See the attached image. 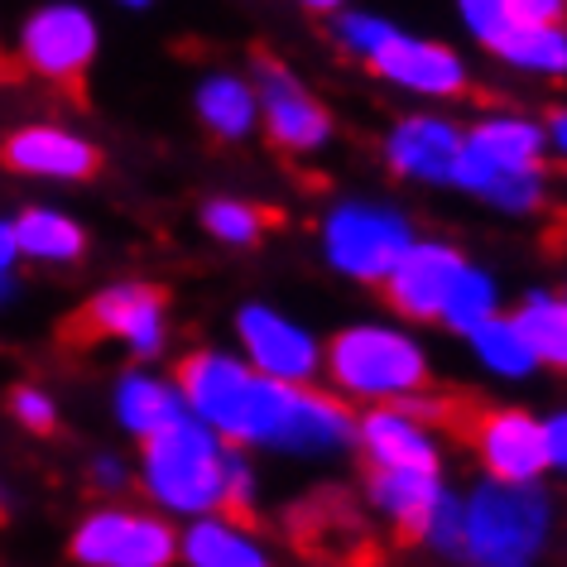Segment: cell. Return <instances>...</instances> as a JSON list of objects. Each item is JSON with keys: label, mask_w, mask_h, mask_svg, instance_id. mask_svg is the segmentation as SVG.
<instances>
[{"label": "cell", "mask_w": 567, "mask_h": 567, "mask_svg": "<svg viewBox=\"0 0 567 567\" xmlns=\"http://www.w3.org/2000/svg\"><path fill=\"white\" fill-rule=\"evenodd\" d=\"M183 400L217 429L226 443H275L284 414L293 404V385H275L269 375H250L246 365L217 351H188L174 365Z\"/></svg>", "instance_id": "cell-1"}, {"label": "cell", "mask_w": 567, "mask_h": 567, "mask_svg": "<svg viewBox=\"0 0 567 567\" xmlns=\"http://www.w3.org/2000/svg\"><path fill=\"white\" fill-rule=\"evenodd\" d=\"M538 159H544V131L529 121H481L472 135L462 140L457 174L466 193H481L501 207H538Z\"/></svg>", "instance_id": "cell-2"}, {"label": "cell", "mask_w": 567, "mask_h": 567, "mask_svg": "<svg viewBox=\"0 0 567 567\" xmlns=\"http://www.w3.org/2000/svg\"><path fill=\"white\" fill-rule=\"evenodd\" d=\"M226 481V457L212 443L203 423L174 419L164 429L145 433V486L154 501L174 509H212Z\"/></svg>", "instance_id": "cell-3"}, {"label": "cell", "mask_w": 567, "mask_h": 567, "mask_svg": "<svg viewBox=\"0 0 567 567\" xmlns=\"http://www.w3.org/2000/svg\"><path fill=\"white\" fill-rule=\"evenodd\" d=\"M548 529V505L515 481L476 491L466 509V558L476 567H529Z\"/></svg>", "instance_id": "cell-4"}, {"label": "cell", "mask_w": 567, "mask_h": 567, "mask_svg": "<svg viewBox=\"0 0 567 567\" xmlns=\"http://www.w3.org/2000/svg\"><path fill=\"white\" fill-rule=\"evenodd\" d=\"M164 308H168V293L159 284H121V289L96 293L92 303H82L78 313L63 322L59 347L92 351V347L111 342V337H121L140 357H154L164 342Z\"/></svg>", "instance_id": "cell-5"}, {"label": "cell", "mask_w": 567, "mask_h": 567, "mask_svg": "<svg viewBox=\"0 0 567 567\" xmlns=\"http://www.w3.org/2000/svg\"><path fill=\"white\" fill-rule=\"evenodd\" d=\"M332 380L351 394H414L429 390V365L404 337L351 328L332 342Z\"/></svg>", "instance_id": "cell-6"}, {"label": "cell", "mask_w": 567, "mask_h": 567, "mask_svg": "<svg viewBox=\"0 0 567 567\" xmlns=\"http://www.w3.org/2000/svg\"><path fill=\"white\" fill-rule=\"evenodd\" d=\"M289 538L303 558L322 567H375L380 553L375 529L361 519V509L337 491H318L303 505L289 509Z\"/></svg>", "instance_id": "cell-7"}, {"label": "cell", "mask_w": 567, "mask_h": 567, "mask_svg": "<svg viewBox=\"0 0 567 567\" xmlns=\"http://www.w3.org/2000/svg\"><path fill=\"white\" fill-rule=\"evenodd\" d=\"M20 53L39 78L63 87L78 106H87V68L96 53V24L87 20V10H78V6L39 10V16L24 24Z\"/></svg>", "instance_id": "cell-8"}, {"label": "cell", "mask_w": 567, "mask_h": 567, "mask_svg": "<svg viewBox=\"0 0 567 567\" xmlns=\"http://www.w3.org/2000/svg\"><path fill=\"white\" fill-rule=\"evenodd\" d=\"M73 558L87 567H168L178 558V534L140 515H92L73 538Z\"/></svg>", "instance_id": "cell-9"}, {"label": "cell", "mask_w": 567, "mask_h": 567, "mask_svg": "<svg viewBox=\"0 0 567 567\" xmlns=\"http://www.w3.org/2000/svg\"><path fill=\"white\" fill-rule=\"evenodd\" d=\"M409 226L390 212H371V207H342L328 226V250L332 260L357 279H385L394 265L409 255Z\"/></svg>", "instance_id": "cell-10"}, {"label": "cell", "mask_w": 567, "mask_h": 567, "mask_svg": "<svg viewBox=\"0 0 567 567\" xmlns=\"http://www.w3.org/2000/svg\"><path fill=\"white\" fill-rule=\"evenodd\" d=\"M255 73H260V96H265V125H269V140L279 150H313L328 140L332 131V116L322 111V102H313L293 73L284 68L269 49H255Z\"/></svg>", "instance_id": "cell-11"}, {"label": "cell", "mask_w": 567, "mask_h": 567, "mask_svg": "<svg viewBox=\"0 0 567 567\" xmlns=\"http://www.w3.org/2000/svg\"><path fill=\"white\" fill-rule=\"evenodd\" d=\"M462 275V255L447 246H409V255L380 279V293L404 318H443L452 279Z\"/></svg>", "instance_id": "cell-12"}, {"label": "cell", "mask_w": 567, "mask_h": 567, "mask_svg": "<svg viewBox=\"0 0 567 567\" xmlns=\"http://www.w3.org/2000/svg\"><path fill=\"white\" fill-rule=\"evenodd\" d=\"M365 486L371 501L390 515L394 544H419L433 524V509L443 501L433 472H414V466H385V462H365Z\"/></svg>", "instance_id": "cell-13"}, {"label": "cell", "mask_w": 567, "mask_h": 567, "mask_svg": "<svg viewBox=\"0 0 567 567\" xmlns=\"http://www.w3.org/2000/svg\"><path fill=\"white\" fill-rule=\"evenodd\" d=\"M371 68L380 78L400 82V87H414V92H433V96H457L462 92V63L457 53L443 49V44H423V39H404V34H390L385 44L371 53Z\"/></svg>", "instance_id": "cell-14"}, {"label": "cell", "mask_w": 567, "mask_h": 567, "mask_svg": "<svg viewBox=\"0 0 567 567\" xmlns=\"http://www.w3.org/2000/svg\"><path fill=\"white\" fill-rule=\"evenodd\" d=\"M0 159L20 174H44V178H96L102 174V154H96L87 140L49 131V125H34V131H20L0 145Z\"/></svg>", "instance_id": "cell-15"}, {"label": "cell", "mask_w": 567, "mask_h": 567, "mask_svg": "<svg viewBox=\"0 0 567 567\" xmlns=\"http://www.w3.org/2000/svg\"><path fill=\"white\" fill-rule=\"evenodd\" d=\"M240 337H246L255 365H260L265 375H279V380H308L318 371V351L313 342L289 328L284 318H275L269 308H246L240 313Z\"/></svg>", "instance_id": "cell-16"}, {"label": "cell", "mask_w": 567, "mask_h": 567, "mask_svg": "<svg viewBox=\"0 0 567 567\" xmlns=\"http://www.w3.org/2000/svg\"><path fill=\"white\" fill-rule=\"evenodd\" d=\"M457 154H462V135L443 121H404L390 135V164L409 178H429V183H452L457 174Z\"/></svg>", "instance_id": "cell-17"}, {"label": "cell", "mask_w": 567, "mask_h": 567, "mask_svg": "<svg viewBox=\"0 0 567 567\" xmlns=\"http://www.w3.org/2000/svg\"><path fill=\"white\" fill-rule=\"evenodd\" d=\"M351 419L342 404L328 400L318 390H293V404L284 414V429L275 437V447H289V452H322V447H342L351 443Z\"/></svg>", "instance_id": "cell-18"}, {"label": "cell", "mask_w": 567, "mask_h": 567, "mask_svg": "<svg viewBox=\"0 0 567 567\" xmlns=\"http://www.w3.org/2000/svg\"><path fill=\"white\" fill-rule=\"evenodd\" d=\"M361 437H365V452H371V462L414 466V472H437L433 443L400 414V409H375V414H365L361 419Z\"/></svg>", "instance_id": "cell-19"}, {"label": "cell", "mask_w": 567, "mask_h": 567, "mask_svg": "<svg viewBox=\"0 0 567 567\" xmlns=\"http://www.w3.org/2000/svg\"><path fill=\"white\" fill-rule=\"evenodd\" d=\"M515 328L524 332L534 361L567 371V289L563 293H534V299L519 308Z\"/></svg>", "instance_id": "cell-20"}, {"label": "cell", "mask_w": 567, "mask_h": 567, "mask_svg": "<svg viewBox=\"0 0 567 567\" xmlns=\"http://www.w3.org/2000/svg\"><path fill=\"white\" fill-rule=\"evenodd\" d=\"M501 59L534 68V73H567V30L563 24H519L509 20V30L491 44Z\"/></svg>", "instance_id": "cell-21"}, {"label": "cell", "mask_w": 567, "mask_h": 567, "mask_svg": "<svg viewBox=\"0 0 567 567\" xmlns=\"http://www.w3.org/2000/svg\"><path fill=\"white\" fill-rule=\"evenodd\" d=\"M197 116L207 121V131L217 140H236V135H246L255 121V96L246 82H236V78H212V82H203V92H197Z\"/></svg>", "instance_id": "cell-22"}, {"label": "cell", "mask_w": 567, "mask_h": 567, "mask_svg": "<svg viewBox=\"0 0 567 567\" xmlns=\"http://www.w3.org/2000/svg\"><path fill=\"white\" fill-rule=\"evenodd\" d=\"M183 553L193 567H269L265 553L250 548V538H240L231 524H197L183 538Z\"/></svg>", "instance_id": "cell-23"}, {"label": "cell", "mask_w": 567, "mask_h": 567, "mask_svg": "<svg viewBox=\"0 0 567 567\" xmlns=\"http://www.w3.org/2000/svg\"><path fill=\"white\" fill-rule=\"evenodd\" d=\"M16 240L20 250L39 255V260H73L82 250V231L59 212H24L16 221Z\"/></svg>", "instance_id": "cell-24"}, {"label": "cell", "mask_w": 567, "mask_h": 567, "mask_svg": "<svg viewBox=\"0 0 567 567\" xmlns=\"http://www.w3.org/2000/svg\"><path fill=\"white\" fill-rule=\"evenodd\" d=\"M472 342H476L481 357L505 375H524L534 365V351L524 342V332L515 328V318H481L472 328Z\"/></svg>", "instance_id": "cell-25"}, {"label": "cell", "mask_w": 567, "mask_h": 567, "mask_svg": "<svg viewBox=\"0 0 567 567\" xmlns=\"http://www.w3.org/2000/svg\"><path fill=\"white\" fill-rule=\"evenodd\" d=\"M121 419L131 423L135 433H154V429H164V423L178 419V400L164 385H154V380L131 375L121 385Z\"/></svg>", "instance_id": "cell-26"}, {"label": "cell", "mask_w": 567, "mask_h": 567, "mask_svg": "<svg viewBox=\"0 0 567 567\" xmlns=\"http://www.w3.org/2000/svg\"><path fill=\"white\" fill-rule=\"evenodd\" d=\"M207 231L221 236V240H236V246H250V240H260L265 231H275L284 221V212L275 207H255V203H212L203 212Z\"/></svg>", "instance_id": "cell-27"}, {"label": "cell", "mask_w": 567, "mask_h": 567, "mask_svg": "<svg viewBox=\"0 0 567 567\" xmlns=\"http://www.w3.org/2000/svg\"><path fill=\"white\" fill-rule=\"evenodd\" d=\"M491 303H495L491 284L481 279L476 269L462 265V275L452 279V293L443 303V322H447V328H457V332H472L481 318H491Z\"/></svg>", "instance_id": "cell-28"}, {"label": "cell", "mask_w": 567, "mask_h": 567, "mask_svg": "<svg viewBox=\"0 0 567 567\" xmlns=\"http://www.w3.org/2000/svg\"><path fill=\"white\" fill-rule=\"evenodd\" d=\"M217 509L236 529H255V509H250V472L240 466L236 457H226V481H221V495H217Z\"/></svg>", "instance_id": "cell-29"}, {"label": "cell", "mask_w": 567, "mask_h": 567, "mask_svg": "<svg viewBox=\"0 0 567 567\" xmlns=\"http://www.w3.org/2000/svg\"><path fill=\"white\" fill-rule=\"evenodd\" d=\"M394 30L385 20H371V16H342L337 20V39H342L347 49H357V53H365V59H371V53L385 44Z\"/></svg>", "instance_id": "cell-30"}, {"label": "cell", "mask_w": 567, "mask_h": 567, "mask_svg": "<svg viewBox=\"0 0 567 567\" xmlns=\"http://www.w3.org/2000/svg\"><path fill=\"white\" fill-rule=\"evenodd\" d=\"M10 414H16L24 429H34V433H53V404L34 385H20L16 394H10Z\"/></svg>", "instance_id": "cell-31"}, {"label": "cell", "mask_w": 567, "mask_h": 567, "mask_svg": "<svg viewBox=\"0 0 567 567\" xmlns=\"http://www.w3.org/2000/svg\"><path fill=\"white\" fill-rule=\"evenodd\" d=\"M505 10L519 24H563L567 0H505Z\"/></svg>", "instance_id": "cell-32"}, {"label": "cell", "mask_w": 567, "mask_h": 567, "mask_svg": "<svg viewBox=\"0 0 567 567\" xmlns=\"http://www.w3.org/2000/svg\"><path fill=\"white\" fill-rule=\"evenodd\" d=\"M544 443H548V466H567V414L544 423Z\"/></svg>", "instance_id": "cell-33"}, {"label": "cell", "mask_w": 567, "mask_h": 567, "mask_svg": "<svg viewBox=\"0 0 567 567\" xmlns=\"http://www.w3.org/2000/svg\"><path fill=\"white\" fill-rule=\"evenodd\" d=\"M548 140H553V150L567 159V111H553L548 116Z\"/></svg>", "instance_id": "cell-34"}, {"label": "cell", "mask_w": 567, "mask_h": 567, "mask_svg": "<svg viewBox=\"0 0 567 567\" xmlns=\"http://www.w3.org/2000/svg\"><path fill=\"white\" fill-rule=\"evenodd\" d=\"M20 240H16V226H0V269H10V260H16Z\"/></svg>", "instance_id": "cell-35"}, {"label": "cell", "mask_w": 567, "mask_h": 567, "mask_svg": "<svg viewBox=\"0 0 567 567\" xmlns=\"http://www.w3.org/2000/svg\"><path fill=\"white\" fill-rule=\"evenodd\" d=\"M16 78H20V63L10 59L6 49H0V82H16Z\"/></svg>", "instance_id": "cell-36"}, {"label": "cell", "mask_w": 567, "mask_h": 567, "mask_svg": "<svg viewBox=\"0 0 567 567\" xmlns=\"http://www.w3.org/2000/svg\"><path fill=\"white\" fill-rule=\"evenodd\" d=\"M303 6H313V10H337L342 0H303Z\"/></svg>", "instance_id": "cell-37"}, {"label": "cell", "mask_w": 567, "mask_h": 567, "mask_svg": "<svg viewBox=\"0 0 567 567\" xmlns=\"http://www.w3.org/2000/svg\"><path fill=\"white\" fill-rule=\"evenodd\" d=\"M6 293H10V284H6V279H0V299H6Z\"/></svg>", "instance_id": "cell-38"}, {"label": "cell", "mask_w": 567, "mask_h": 567, "mask_svg": "<svg viewBox=\"0 0 567 567\" xmlns=\"http://www.w3.org/2000/svg\"><path fill=\"white\" fill-rule=\"evenodd\" d=\"M0 519H6V509H0Z\"/></svg>", "instance_id": "cell-39"}, {"label": "cell", "mask_w": 567, "mask_h": 567, "mask_svg": "<svg viewBox=\"0 0 567 567\" xmlns=\"http://www.w3.org/2000/svg\"><path fill=\"white\" fill-rule=\"evenodd\" d=\"M131 6H140V0H131Z\"/></svg>", "instance_id": "cell-40"}]
</instances>
